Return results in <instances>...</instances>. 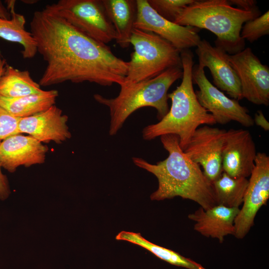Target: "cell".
<instances>
[{
    "label": "cell",
    "instance_id": "cell-1",
    "mask_svg": "<svg viewBox=\"0 0 269 269\" xmlns=\"http://www.w3.org/2000/svg\"><path fill=\"white\" fill-rule=\"evenodd\" d=\"M30 28L37 51L47 63L40 86L67 81L103 86L124 84L128 62L116 56L107 44L85 35L53 11L46 7L35 11Z\"/></svg>",
    "mask_w": 269,
    "mask_h": 269
},
{
    "label": "cell",
    "instance_id": "cell-2",
    "mask_svg": "<svg viewBox=\"0 0 269 269\" xmlns=\"http://www.w3.org/2000/svg\"><path fill=\"white\" fill-rule=\"evenodd\" d=\"M160 137L168 156L152 164L143 158L133 157L134 164L153 174L157 179L158 188L150 196L151 200L161 201L179 196L192 200L204 209L217 205L212 182L200 166L191 160L180 147L176 135Z\"/></svg>",
    "mask_w": 269,
    "mask_h": 269
},
{
    "label": "cell",
    "instance_id": "cell-3",
    "mask_svg": "<svg viewBox=\"0 0 269 269\" xmlns=\"http://www.w3.org/2000/svg\"><path fill=\"white\" fill-rule=\"evenodd\" d=\"M183 75L180 85L168 94L171 101L170 109L159 122L148 125L142 130V137L152 140L165 134L176 135L184 150L195 131L202 125H213L216 122L198 102L193 89V55L189 50L180 51Z\"/></svg>",
    "mask_w": 269,
    "mask_h": 269
},
{
    "label": "cell",
    "instance_id": "cell-4",
    "mask_svg": "<svg viewBox=\"0 0 269 269\" xmlns=\"http://www.w3.org/2000/svg\"><path fill=\"white\" fill-rule=\"evenodd\" d=\"M260 13L258 8L245 10L232 6L227 0H195L182 9L174 22L210 31L217 37L216 46L233 55L244 49L245 40L241 36L243 23Z\"/></svg>",
    "mask_w": 269,
    "mask_h": 269
},
{
    "label": "cell",
    "instance_id": "cell-5",
    "mask_svg": "<svg viewBox=\"0 0 269 269\" xmlns=\"http://www.w3.org/2000/svg\"><path fill=\"white\" fill-rule=\"evenodd\" d=\"M182 75V68L173 67L149 80L121 86L119 94L115 98H107L95 94V100L109 108L110 135H115L128 117L143 107L155 109L157 117L160 120L169 111L167 92Z\"/></svg>",
    "mask_w": 269,
    "mask_h": 269
},
{
    "label": "cell",
    "instance_id": "cell-6",
    "mask_svg": "<svg viewBox=\"0 0 269 269\" xmlns=\"http://www.w3.org/2000/svg\"><path fill=\"white\" fill-rule=\"evenodd\" d=\"M131 44L134 51L128 61L127 74L123 85L149 80L171 67L182 68L180 51L151 32L134 28Z\"/></svg>",
    "mask_w": 269,
    "mask_h": 269
},
{
    "label": "cell",
    "instance_id": "cell-7",
    "mask_svg": "<svg viewBox=\"0 0 269 269\" xmlns=\"http://www.w3.org/2000/svg\"><path fill=\"white\" fill-rule=\"evenodd\" d=\"M45 7L98 42L107 44L116 38L102 0H59Z\"/></svg>",
    "mask_w": 269,
    "mask_h": 269
},
{
    "label": "cell",
    "instance_id": "cell-8",
    "mask_svg": "<svg viewBox=\"0 0 269 269\" xmlns=\"http://www.w3.org/2000/svg\"><path fill=\"white\" fill-rule=\"evenodd\" d=\"M204 67L193 65L192 81L199 87L195 91L200 105L213 117L216 123L225 125L237 122L246 127L254 126L253 118L248 110L241 106L238 101L230 99L211 84L206 76Z\"/></svg>",
    "mask_w": 269,
    "mask_h": 269
},
{
    "label": "cell",
    "instance_id": "cell-9",
    "mask_svg": "<svg viewBox=\"0 0 269 269\" xmlns=\"http://www.w3.org/2000/svg\"><path fill=\"white\" fill-rule=\"evenodd\" d=\"M269 198V156L264 152H258L243 206L239 210L235 222L234 236L242 239L254 225L256 215L266 205Z\"/></svg>",
    "mask_w": 269,
    "mask_h": 269
},
{
    "label": "cell",
    "instance_id": "cell-10",
    "mask_svg": "<svg viewBox=\"0 0 269 269\" xmlns=\"http://www.w3.org/2000/svg\"><path fill=\"white\" fill-rule=\"evenodd\" d=\"M228 60L240 81L242 97L258 105H269V68L262 63L250 48L233 55Z\"/></svg>",
    "mask_w": 269,
    "mask_h": 269
},
{
    "label": "cell",
    "instance_id": "cell-11",
    "mask_svg": "<svg viewBox=\"0 0 269 269\" xmlns=\"http://www.w3.org/2000/svg\"><path fill=\"white\" fill-rule=\"evenodd\" d=\"M134 28L151 32L171 43L180 51L196 47L200 41L197 28L168 21L158 14L147 0H136Z\"/></svg>",
    "mask_w": 269,
    "mask_h": 269
},
{
    "label": "cell",
    "instance_id": "cell-12",
    "mask_svg": "<svg viewBox=\"0 0 269 269\" xmlns=\"http://www.w3.org/2000/svg\"><path fill=\"white\" fill-rule=\"evenodd\" d=\"M226 133L225 130L207 125L199 127L183 150L191 160L202 166L211 182L223 172L222 153Z\"/></svg>",
    "mask_w": 269,
    "mask_h": 269
},
{
    "label": "cell",
    "instance_id": "cell-13",
    "mask_svg": "<svg viewBox=\"0 0 269 269\" xmlns=\"http://www.w3.org/2000/svg\"><path fill=\"white\" fill-rule=\"evenodd\" d=\"M250 132L242 129L226 131L222 153L223 172L233 178L250 176L257 156Z\"/></svg>",
    "mask_w": 269,
    "mask_h": 269
},
{
    "label": "cell",
    "instance_id": "cell-14",
    "mask_svg": "<svg viewBox=\"0 0 269 269\" xmlns=\"http://www.w3.org/2000/svg\"><path fill=\"white\" fill-rule=\"evenodd\" d=\"M196 47L198 64L209 69L215 87L234 99H242L240 81L228 60V54L219 47L212 46L206 40H201Z\"/></svg>",
    "mask_w": 269,
    "mask_h": 269
},
{
    "label": "cell",
    "instance_id": "cell-15",
    "mask_svg": "<svg viewBox=\"0 0 269 269\" xmlns=\"http://www.w3.org/2000/svg\"><path fill=\"white\" fill-rule=\"evenodd\" d=\"M68 120V116L54 105L33 116L20 118L18 130L20 134H27L41 142L61 143L71 137Z\"/></svg>",
    "mask_w": 269,
    "mask_h": 269
},
{
    "label": "cell",
    "instance_id": "cell-16",
    "mask_svg": "<svg viewBox=\"0 0 269 269\" xmlns=\"http://www.w3.org/2000/svg\"><path fill=\"white\" fill-rule=\"evenodd\" d=\"M48 150L46 145L31 136L21 134L11 135L0 143L1 167L13 173L20 166L30 167L42 164Z\"/></svg>",
    "mask_w": 269,
    "mask_h": 269
},
{
    "label": "cell",
    "instance_id": "cell-17",
    "mask_svg": "<svg viewBox=\"0 0 269 269\" xmlns=\"http://www.w3.org/2000/svg\"><path fill=\"white\" fill-rule=\"evenodd\" d=\"M239 210V208H229L220 205L206 210L200 207L189 214L188 217L194 222L195 231L222 243L227 236H234V222Z\"/></svg>",
    "mask_w": 269,
    "mask_h": 269
},
{
    "label": "cell",
    "instance_id": "cell-18",
    "mask_svg": "<svg viewBox=\"0 0 269 269\" xmlns=\"http://www.w3.org/2000/svg\"><path fill=\"white\" fill-rule=\"evenodd\" d=\"M102 2L115 30L117 43L123 48L128 47L136 19V0H102Z\"/></svg>",
    "mask_w": 269,
    "mask_h": 269
},
{
    "label": "cell",
    "instance_id": "cell-19",
    "mask_svg": "<svg viewBox=\"0 0 269 269\" xmlns=\"http://www.w3.org/2000/svg\"><path fill=\"white\" fill-rule=\"evenodd\" d=\"M7 1V8L11 18L9 19L0 18V37L22 46L21 53L23 58H33L37 52L36 43L30 32L25 28V17L14 11V0Z\"/></svg>",
    "mask_w": 269,
    "mask_h": 269
},
{
    "label": "cell",
    "instance_id": "cell-20",
    "mask_svg": "<svg viewBox=\"0 0 269 269\" xmlns=\"http://www.w3.org/2000/svg\"><path fill=\"white\" fill-rule=\"evenodd\" d=\"M58 92L43 90L37 94L16 98L0 96V106L9 114L20 118L28 117L46 110L55 105Z\"/></svg>",
    "mask_w": 269,
    "mask_h": 269
},
{
    "label": "cell",
    "instance_id": "cell-21",
    "mask_svg": "<svg viewBox=\"0 0 269 269\" xmlns=\"http://www.w3.org/2000/svg\"><path fill=\"white\" fill-rule=\"evenodd\" d=\"M42 91L40 85L32 79L28 71H21L6 63L0 77V96L16 98L39 93Z\"/></svg>",
    "mask_w": 269,
    "mask_h": 269
},
{
    "label": "cell",
    "instance_id": "cell-22",
    "mask_svg": "<svg viewBox=\"0 0 269 269\" xmlns=\"http://www.w3.org/2000/svg\"><path fill=\"white\" fill-rule=\"evenodd\" d=\"M117 240L125 241L139 246L160 259L171 265L187 269H206L200 264L179 253L154 244L143 238L140 233L123 231L116 237Z\"/></svg>",
    "mask_w": 269,
    "mask_h": 269
},
{
    "label": "cell",
    "instance_id": "cell-23",
    "mask_svg": "<svg viewBox=\"0 0 269 269\" xmlns=\"http://www.w3.org/2000/svg\"><path fill=\"white\" fill-rule=\"evenodd\" d=\"M248 183L247 178H233L222 172L212 182L217 205L239 208L243 204Z\"/></svg>",
    "mask_w": 269,
    "mask_h": 269
},
{
    "label": "cell",
    "instance_id": "cell-24",
    "mask_svg": "<svg viewBox=\"0 0 269 269\" xmlns=\"http://www.w3.org/2000/svg\"><path fill=\"white\" fill-rule=\"evenodd\" d=\"M150 6L161 16L173 22L180 11L195 0H147Z\"/></svg>",
    "mask_w": 269,
    "mask_h": 269
},
{
    "label": "cell",
    "instance_id": "cell-25",
    "mask_svg": "<svg viewBox=\"0 0 269 269\" xmlns=\"http://www.w3.org/2000/svg\"><path fill=\"white\" fill-rule=\"evenodd\" d=\"M269 34V11L258 17L245 22L242 26L241 36L250 42L257 40L263 36Z\"/></svg>",
    "mask_w": 269,
    "mask_h": 269
},
{
    "label": "cell",
    "instance_id": "cell-26",
    "mask_svg": "<svg viewBox=\"0 0 269 269\" xmlns=\"http://www.w3.org/2000/svg\"><path fill=\"white\" fill-rule=\"evenodd\" d=\"M20 118L9 114L0 106V139L19 134L18 124Z\"/></svg>",
    "mask_w": 269,
    "mask_h": 269
},
{
    "label": "cell",
    "instance_id": "cell-27",
    "mask_svg": "<svg viewBox=\"0 0 269 269\" xmlns=\"http://www.w3.org/2000/svg\"><path fill=\"white\" fill-rule=\"evenodd\" d=\"M1 168L0 162V200L4 201L9 197L11 190L7 177L2 172Z\"/></svg>",
    "mask_w": 269,
    "mask_h": 269
},
{
    "label": "cell",
    "instance_id": "cell-28",
    "mask_svg": "<svg viewBox=\"0 0 269 269\" xmlns=\"http://www.w3.org/2000/svg\"><path fill=\"white\" fill-rule=\"evenodd\" d=\"M229 3L239 7L240 9L245 10H252L257 8V1L255 0H230Z\"/></svg>",
    "mask_w": 269,
    "mask_h": 269
},
{
    "label": "cell",
    "instance_id": "cell-29",
    "mask_svg": "<svg viewBox=\"0 0 269 269\" xmlns=\"http://www.w3.org/2000/svg\"><path fill=\"white\" fill-rule=\"evenodd\" d=\"M254 124L260 127L266 131L269 130V123L265 117L262 111H258L253 118Z\"/></svg>",
    "mask_w": 269,
    "mask_h": 269
},
{
    "label": "cell",
    "instance_id": "cell-30",
    "mask_svg": "<svg viewBox=\"0 0 269 269\" xmlns=\"http://www.w3.org/2000/svg\"><path fill=\"white\" fill-rule=\"evenodd\" d=\"M0 18L9 19L11 18V14L7 8L2 4L0 0Z\"/></svg>",
    "mask_w": 269,
    "mask_h": 269
},
{
    "label": "cell",
    "instance_id": "cell-31",
    "mask_svg": "<svg viewBox=\"0 0 269 269\" xmlns=\"http://www.w3.org/2000/svg\"><path fill=\"white\" fill-rule=\"evenodd\" d=\"M6 63L5 59L2 57L0 52V77L4 72Z\"/></svg>",
    "mask_w": 269,
    "mask_h": 269
},
{
    "label": "cell",
    "instance_id": "cell-32",
    "mask_svg": "<svg viewBox=\"0 0 269 269\" xmlns=\"http://www.w3.org/2000/svg\"><path fill=\"white\" fill-rule=\"evenodd\" d=\"M1 139H0V142H1Z\"/></svg>",
    "mask_w": 269,
    "mask_h": 269
}]
</instances>
